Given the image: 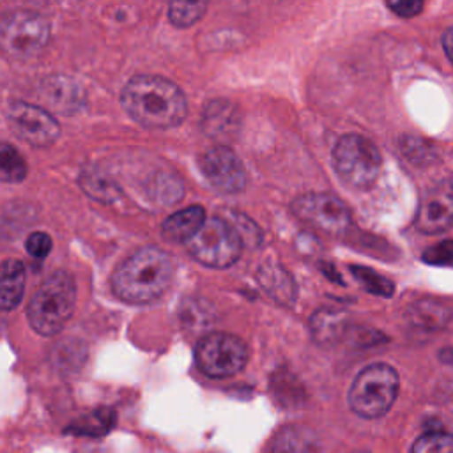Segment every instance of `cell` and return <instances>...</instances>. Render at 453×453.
<instances>
[{"label": "cell", "mask_w": 453, "mask_h": 453, "mask_svg": "<svg viewBox=\"0 0 453 453\" xmlns=\"http://www.w3.org/2000/svg\"><path fill=\"white\" fill-rule=\"evenodd\" d=\"M120 103L138 124L152 129L179 126L186 117V97L170 80L154 74L133 76L122 88Z\"/></svg>", "instance_id": "cell-1"}, {"label": "cell", "mask_w": 453, "mask_h": 453, "mask_svg": "<svg viewBox=\"0 0 453 453\" xmlns=\"http://www.w3.org/2000/svg\"><path fill=\"white\" fill-rule=\"evenodd\" d=\"M172 274L173 262L170 255L157 246H147L134 251L115 269L111 290L126 303H149L168 288Z\"/></svg>", "instance_id": "cell-2"}, {"label": "cell", "mask_w": 453, "mask_h": 453, "mask_svg": "<svg viewBox=\"0 0 453 453\" xmlns=\"http://www.w3.org/2000/svg\"><path fill=\"white\" fill-rule=\"evenodd\" d=\"M76 303V285L69 273L55 271L32 296L27 319L32 329L42 336H53L69 320Z\"/></svg>", "instance_id": "cell-3"}, {"label": "cell", "mask_w": 453, "mask_h": 453, "mask_svg": "<svg viewBox=\"0 0 453 453\" xmlns=\"http://www.w3.org/2000/svg\"><path fill=\"white\" fill-rule=\"evenodd\" d=\"M398 395V373L386 363H373L363 368L350 384L349 405L365 419L384 416Z\"/></svg>", "instance_id": "cell-4"}, {"label": "cell", "mask_w": 453, "mask_h": 453, "mask_svg": "<svg viewBox=\"0 0 453 453\" xmlns=\"http://www.w3.org/2000/svg\"><path fill=\"white\" fill-rule=\"evenodd\" d=\"M380 165L379 149L363 134H343L333 149V168L349 188L366 189L372 186L380 172Z\"/></svg>", "instance_id": "cell-5"}, {"label": "cell", "mask_w": 453, "mask_h": 453, "mask_svg": "<svg viewBox=\"0 0 453 453\" xmlns=\"http://www.w3.org/2000/svg\"><path fill=\"white\" fill-rule=\"evenodd\" d=\"M50 39V23L44 16L27 9L4 14L0 21L2 50L18 60L37 57Z\"/></svg>", "instance_id": "cell-6"}, {"label": "cell", "mask_w": 453, "mask_h": 453, "mask_svg": "<svg viewBox=\"0 0 453 453\" xmlns=\"http://www.w3.org/2000/svg\"><path fill=\"white\" fill-rule=\"evenodd\" d=\"M186 248L200 264L223 269L239 258L242 239L234 225L223 218L212 216L207 218L198 234L186 242Z\"/></svg>", "instance_id": "cell-7"}, {"label": "cell", "mask_w": 453, "mask_h": 453, "mask_svg": "<svg viewBox=\"0 0 453 453\" xmlns=\"http://www.w3.org/2000/svg\"><path fill=\"white\" fill-rule=\"evenodd\" d=\"M195 361L200 372L209 377H232L244 368L248 361V347L235 334L211 333L196 345Z\"/></svg>", "instance_id": "cell-8"}, {"label": "cell", "mask_w": 453, "mask_h": 453, "mask_svg": "<svg viewBox=\"0 0 453 453\" xmlns=\"http://www.w3.org/2000/svg\"><path fill=\"white\" fill-rule=\"evenodd\" d=\"M292 212L315 230L340 235L350 226V211L331 193H306L294 200Z\"/></svg>", "instance_id": "cell-9"}, {"label": "cell", "mask_w": 453, "mask_h": 453, "mask_svg": "<svg viewBox=\"0 0 453 453\" xmlns=\"http://www.w3.org/2000/svg\"><path fill=\"white\" fill-rule=\"evenodd\" d=\"M7 120L18 138L35 147L51 145L60 134L58 122L46 110L25 101L9 104Z\"/></svg>", "instance_id": "cell-10"}, {"label": "cell", "mask_w": 453, "mask_h": 453, "mask_svg": "<svg viewBox=\"0 0 453 453\" xmlns=\"http://www.w3.org/2000/svg\"><path fill=\"white\" fill-rule=\"evenodd\" d=\"M207 182L223 193H237L246 186V170L230 147L216 145L198 161Z\"/></svg>", "instance_id": "cell-11"}, {"label": "cell", "mask_w": 453, "mask_h": 453, "mask_svg": "<svg viewBox=\"0 0 453 453\" xmlns=\"http://www.w3.org/2000/svg\"><path fill=\"white\" fill-rule=\"evenodd\" d=\"M453 225V182L441 180L430 186L418 205L416 228L435 235Z\"/></svg>", "instance_id": "cell-12"}, {"label": "cell", "mask_w": 453, "mask_h": 453, "mask_svg": "<svg viewBox=\"0 0 453 453\" xmlns=\"http://www.w3.org/2000/svg\"><path fill=\"white\" fill-rule=\"evenodd\" d=\"M41 101L57 113H78L85 106V90L80 81L67 74H50L39 85Z\"/></svg>", "instance_id": "cell-13"}, {"label": "cell", "mask_w": 453, "mask_h": 453, "mask_svg": "<svg viewBox=\"0 0 453 453\" xmlns=\"http://www.w3.org/2000/svg\"><path fill=\"white\" fill-rule=\"evenodd\" d=\"M207 221L205 211L200 205H189L168 216L163 223V237L172 242H189Z\"/></svg>", "instance_id": "cell-14"}, {"label": "cell", "mask_w": 453, "mask_h": 453, "mask_svg": "<svg viewBox=\"0 0 453 453\" xmlns=\"http://www.w3.org/2000/svg\"><path fill=\"white\" fill-rule=\"evenodd\" d=\"M320 441L313 430L301 425H288L281 428L273 442L269 453H319Z\"/></svg>", "instance_id": "cell-15"}, {"label": "cell", "mask_w": 453, "mask_h": 453, "mask_svg": "<svg viewBox=\"0 0 453 453\" xmlns=\"http://www.w3.org/2000/svg\"><path fill=\"white\" fill-rule=\"evenodd\" d=\"M239 119L226 101H211L202 117V129L212 138H226L237 131Z\"/></svg>", "instance_id": "cell-16"}, {"label": "cell", "mask_w": 453, "mask_h": 453, "mask_svg": "<svg viewBox=\"0 0 453 453\" xmlns=\"http://www.w3.org/2000/svg\"><path fill=\"white\" fill-rule=\"evenodd\" d=\"M257 278L262 288L280 303H290L296 296V285L290 274L276 262H265L258 267Z\"/></svg>", "instance_id": "cell-17"}, {"label": "cell", "mask_w": 453, "mask_h": 453, "mask_svg": "<svg viewBox=\"0 0 453 453\" xmlns=\"http://www.w3.org/2000/svg\"><path fill=\"white\" fill-rule=\"evenodd\" d=\"M25 292V267L19 260L9 258L2 265L0 304L4 311L16 308Z\"/></svg>", "instance_id": "cell-18"}, {"label": "cell", "mask_w": 453, "mask_h": 453, "mask_svg": "<svg viewBox=\"0 0 453 453\" xmlns=\"http://www.w3.org/2000/svg\"><path fill=\"white\" fill-rule=\"evenodd\" d=\"M115 425V412L108 407H99L67 426V432L73 435H87V437H99L108 434Z\"/></svg>", "instance_id": "cell-19"}, {"label": "cell", "mask_w": 453, "mask_h": 453, "mask_svg": "<svg viewBox=\"0 0 453 453\" xmlns=\"http://www.w3.org/2000/svg\"><path fill=\"white\" fill-rule=\"evenodd\" d=\"M27 177V163L7 142L0 147V179L4 182H21Z\"/></svg>", "instance_id": "cell-20"}, {"label": "cell", "mask_w": 453, "mask_h": 453, "mask_svg": "<svg viewBox=\"0 0 453 453\" xmlns=\"http://www.w3.org/2000/svg\"><path fill=\"white\" fill-rule=\"evenodd\" d=\"M80 182L83 191H87L96 200H104V202L115 200V191H117L115 184L97 170H83Z\"/></svg>", "instance_id": "cell-21"}, {"label": "cell", "mask_w": 453, "mask_h": 453, "mask_svg": "<svg viewBox=\"0 0 453 453\" xmlns=\"http://www.w3.org/2000/svg\"><path fill=\"white\" fill-rule=\"evenodd\" d=\"M340 326L342 317L329 310L317 311L310 320V329L317 342H331L340 333Z\"/></svg>", "instance_id": "cell-22"}, {"label": "cell", "mask_w": 453, "mask_h": 453, "mask_svg": "<svg viewBox=\"0 0 453 453\" xmlns=\"http://www.w3.org/2000/svg\"><path fill=\"white\" fill-rule=\"evenodd\" d=\"M412 453H453V434L426 432L416 439Z\"/></svg>", "instance_id": "cell-23"}, {"label": "cell", "mask_w": 453, "mask_h": 453, "mask_svg": "<svg viewBox=\"0 0 453 453\" xmlns=\"http://www.w3.org/2000/svg\"><path fill=\"white\" fill-rule=\"evenodd\" d=\"M207 4L200 2V4H188V2H172L168 5V19L175 25V27H189L193 23H196L202 14L205 12Z\"/></svg>", "instance_id": "cell-24"}, {"label": "cell", "mask_w": 453, "mask_h": 453, "mask_svg": "<svg viewBox=\"0 0 453 453\" xmlns=\"http://www.w3.org/2000/svg\"><path fill=\"white\" fill-rule=\"evenodd\" d=\"M412 315L416 322L425 324V327H441L448 320V310L435 301L416 303Z\"/></svg>", "instance_id": "cell-25"}, {"label": "cell", "mask_w": 453, "mask_h": 453, "mask_svg": "<svg viewBox=\"0 0 453 453\" xmlns=\"http://www.w3.org/2000/svg\"><path fill=\"white\" fill-rule=\"evenodd\" d=\"M352 274L372 294L384 296V297H389L393 294V283L389 280H386L384 276L377 274L375 271L368 269V267H357L356 265V267H352Z\"/></svg>", "instance_id": "cell-26"}, {"label": "cell", "mask_w": 453, "mask_h": 453, "mask_svg": "<svg viewBox=\"0 0 453 453\" xmlns=\"http://www.w3.org/2000/svg\"><path fill=\"white\" fill-rule=\"evenodd\" d=\"M423 260L426 264H434V265H448L453 264V239L442 241L432 248H428L423 253Z\"/></svg>", "instance_id": "cell-27"}, {"label": "cell", "mask_w": 453, "mask_h": 453, "mask_svg": "<svg viewBox=\"0 0 453 453\" xmlns=\"http://www.w3.org/2000/svg\"><path fill=\"white\" fill-rule=\"evenodd\" d=\"M27 251L35 258H44L51 251V237L46 232H32L25 242Z\"/></svg>", "instance_id": "cell-28"}, {"label": "cell", "mask_w": 453, "mask_h": 453, "mask_svg": "<svg viewBox=\"0 0 453 453\" xmlns=\"http://www.w3.org/2000/svg\"><path fill=\"white\" fill-rule=\"evenodd\" d=\"M388 7L395 14L402 16V18H412V16L421 12L423 2H418V0H396V2H388Z\"/></svg>", "instance_id": "cell-29"}, {"label": "cell", "mask_w": 453, "mask_h": 453, "mask_svg": "<svg viewBox=\"0 0 453 453\" xmlns=\"http://www.w3.org/2000/svg\"><path fill=\"white\" fill-rule=\"evenodd\" d=\"M442 48L446 51V57L451 60L453 64V25L448 27L442 34Z\"/></svg>", "instance_id": "cell-30"}]
</instances>
